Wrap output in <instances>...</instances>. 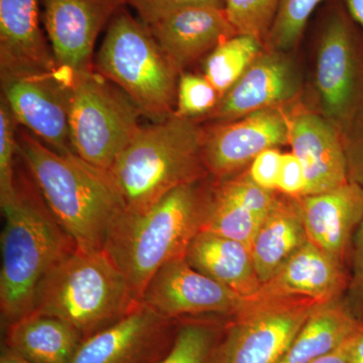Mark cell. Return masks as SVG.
Segmentation results:
<instances>
[{"label": "cell", "instance_id": "cell-1", "mask_svg": "<svg viewBox=\"0 0 363 363\" xmlns=\"http://www.w3.org/2000/svg\"><path fill=\"white\" fill-rule=\"evenodd\" d=\"M206 179L176 188L142 213L121 210L109 225L104 250L123 274L136 302L162 266L185 259L191 241L201 230L214 185Z\"/></svg>", "mask_w": 363, "mask_h": 363}, {"label": "cell", "instance_id": "cell-2", "mask_svg": "<svg viewBox=\"0 0 363 363\" xmlns=\"http://www.w3.org/2000/svg\"><path fill=\"white\" fill-rule=\"evenodd\" d=\"M18 145L35 188L77 250H104L108 227L123 210L107 173L76 154L55 152L28 130L18 133Z\"/></svg>", "mask_w": 363, "mask_h": 363}, {"label": "cell", "instance_id": "cell-3", "mask_svg": "<svg viewBox=\"0 0 363 363\" xmlns=\"http://www.w3.org/2000/svg\"><path fill=\"white\" fill-rule=\"evenodd\" d=\"M204 128L173 116L140 126L107 172L123 209L142 213L185 184L208 178L203 162Z\"/></svg>", "mask_w": 363, "mask_h": 363}, {"label": "cell", "instance_id": "cell-4", "mask_svg": "<svg viewBox=\"0 0 363 363\" xmlns=\"http://www.w3.org/2000/svg\"><path fill=\"white\" fill-rule=\"evenodd\" d=\"M18 197L2 207L0 314L2 329L30 314L38 286L64 257L77 250L39 191L18 178Z\"/></svg>", "mask_w": 363, "mask_h": 363}, {"label": "cell", "instance_id": "cell-5", "mask_svg": "<svg viewBox=\"0 0 363 363\" xmlns=\"http://www.w3.org/2000/svg\"><path fill=\"white\" fill-rule=\"evenodd\" d=\"M138 303L104 250H76L40 281L33 312L64 320L85 340L123 319Z\"/></svg>", "mask_w": 363, "mask_h": 363}, {"label": "cell", "instance_id": "cell-6", "mask_svg": "<svg viewBox=\"0 0 363 363\" xmlns=\"http://www.w3.org/2000/svg\"><path fill=\"white\" fill-rule=\"evenodd\" d=\"M94 70L123 90L143 116L161 121L175 112L180 73L124 6L108 23Z\"/></svg>", "mask_w": 363, "mask_h": 363}, {"label": "cell", "instance_id": "cell-7", "mask_svg": "<svg viewBox=\"0 0 363 363\" xmlns=\"http://www.w3.org/2000/svg\"><path fill=\"white\" fill-rule=\"evenodd\" d=\"M316 87L342 138L363 123V33L340 0H328L318 21Z\"/></svg>", "mask_w": 363, "mask_h": 363}, {"label": "cell", "instance_id": "cell-8", "mask_svg": "<svg viewBox=\"0 0 363 363\" xmlns=\"http://www.w3.org/2000/svg\"><path fill=\"white\" fill-rule=\"evenodd\" d=\"M142 111L123 90L93 70L70 90L69 128L74 152L105 173L140 130Z\"/></svg>", "mask_w": 363, "mask_h": 363}, {"label": "cell", "instance_id": "cell-9", "mask_svg": "<svg viewBox=\"0 0 363 363\" xmlns=\"http://www.w3.org/2000/svg\"><path fill=\"white\" fill-rule=\"evenodd\" d=\"M321 303L310 298H250L224 326L214 363H279Z\"/></svg>", "mask_w": 363, "mask_h": 363}, {"label": "cell", "instance_id": "cell-10", "mask_svg": "<svg viewBox=\"0 0 363 363\" xmlns=\"http://www.w3.org/2000/svg\"><path fill=\"white\" fill-rule=\"evenodd\" d=\"M42 6L60 81L71 88L78 76L94 70L98 35L125 0H42Z\"/></svg>", "mask_w": 363, "mask_h": 363}, {"label": "cell", "instance_id": "cell-11", "mask_svg": "<svg viewBox=\"0 0 363 363\" xmlns=\"http://www.w3.org/2000/svg\"><path fill=\"white\" fill-rule=\"evenodd\" d=\"M290 128L291 118L281 107L204 128L202 157L208 174L216 182L233 178L264 150L289 143Z\"/></svg>", "mask_w": 363, "mask_h": 363}, {"label": "cell", "instance_id": "cell-12", "mask_svg": "<svg viewBox=\"0 0 363 363\" xmlns=\"http://www.w3.org/2000/svg\"><path fill=\"white\" fill-rule=\"evenodd\" d=\"M140 302L169 318L202 314L233 317L250 302L230 289L198 272L185 259L162 266L147 284Z\"/></svg>", "mask_w": 363, "mask_h": 363}, {"label": "cell", "instance_id": "cell-13", "mask_svg": "<svg viewBox=\"0 0 363 363\" xmlns=\"http://www.w3.org/2000/svg\"><path fill=\"white\" fill-rule=\"evenodd\" d=\"M177 320L138 302L116 324L85 339L70 363H157L171 348Z\"/></svg>", "mask_w": 363, "mask_h": 363}, {"label": "cell", "instance_id": "cell-14", "mask_svg": "<svg viewBox=\"0 0 363 363\" xmlns=\"http://www.w3.org/2000/svg\"><path fill=\"white\" fill-rule=\"evenodd\" d=\"M2 97L18 123L62 155L75 154L69 128L70 88L45 73L1 75Z\"/></svg>", "mask_w": 363, "mask_h": 363}, {"label": "cell", "instance_id": "cell-15", "mask_svg": "<svg viewBox=\"0 0 363 363\" xmlns=\"http://www.w3.org/2000/svg\"><path fill=\"white\" fill-rule=\"evenodd\" d=\"M288 52L264 49L209 114L216 123H230L252 112L295 99L300 73Z\"/></svg>", "mask_w": 363, "mask_h": 363}, {"label": "cell", "instance_id": "cell-16", "mask_svg": "<svg viewBox=\"0 0 363 363\" xmlns=\"http://www.w3.org/2000/svg\"><path fill=\"white\" fill-rule=\"evenodd\" d=\"M145 26L180 75L221 43L238 35L223 6L214 4L183 7Z\"/></svg>", "mask_w": 363, "mask_h": 363}, {"label": "cell", "instance_id": "cell-17", "mask_svg": "<svg viewBox=\"0 0 363 363\" xmlns=\"http://www.w3.org/2000/svg\"><path fill=\"white\" fill-rule=\"evenodd\" d=\"M297 199L309 240L346 269L363 220L362 189L350 181L329 192Z\"/></svg>", "mask_w": 363, "mask_h": 363}, {"label": "cell", "instance_id": "cell-18", "mask_svg": "<svg viewBox=\"0 0 363 363\" xmlns=\"http://www.w3.org/2000/svg\"><path fill=\"white\" fill-rule=\"evenodd\" d=\"M289 143L304 169L303 197L329 192L350 182L342 136L325 117L303 112L291 118Z\"/></svg>", "mask_w": 363, "mask_h": 363}, {"label": "cell", "instance_id": "cell-19", "mask_svg": "<svg viewBox=\"0 0 363 363\" xmlns=\"http://www.w3.org/2000/svg\"><path fill=\"white\" fill-rule=\"evenodd\" d=\"M277 200L274 191L260 187L250 173L216 182L201 230L240 241L252 248L259 227Z\"/></svg>", "mask_w": 363, "mask_h": 363}, {"label": "cell", "instance_id": "cell-20", "mask_svg": "<svg viewBox=\"0 0 363 363\" xmlns=\"http://www.w3.org/2000/svg\"><path fill=\"white\" fill-rule=\"evenodd\" d=\"M40 1L0 0L1 75L45 73L59 77L58 64L40 28Z\"/></svg>", "mask_w": 363, "mask_h": 363}, {"label": "cell", "instance_id": "cell-21", "mask_svg": "<svg viewBox=\"0 0 363 363\" xmlns=\"http://www.w3.org/2000/svg\"><path fill=\"white\" fill-rule=\"evenodd\" d=\"M350 284L345 267L309 240L252 298L298 297L327 304L337 301Z\"/></svg>", "mask_w": 363, "mask_h": 363}, {"label": "cell", "instance_id": "cell-22", "mask_svg": "<svg viewBox=\"0 0 363 363\" xmlns=\"http://www.w3.org/2000/svg\"><path fill=\"white\" fill-rule=\"evenodd\" d=\"M185 259L198 272L242 297L255 298L262 289L252 248L240 241L200 230L191 241Z\"/></svg>", "mask_w": 363, "mask_h": 363}, {"label": "cell", "instance_id": "cell-23", "mask_svg": "<svg viewBox=\"0 0 363 363\" xmlns=\"http://www.w3.org/2000/svg\"><path fill=\"white\" fill-rule=\"evenodd\" d=\"M309 241L297 198H279L252 241L255 271L262 285L271 281Z\"/></svg>", "mask_w": 363, "mask_h": 363}, {"label": "cell", "instance_id": "cell-24", "mask_svg": "<svg viewBox=\"0 0 363 363\" xmlns=\"http://www.w3.org/2000/svg\"><path fill=\"white\" fill-rule=\"evenodd\" d=\"M84 339L59 318L32 312L4 328V345L33 363H70Z\"/></svg>", "mask_w": 363, "mask_h": 363}, {"label": "cell", "instance_id": "cell-25", "mask_svg": "<svg viewBox=\"0 0 363 363\" xmlns=\"http://www.w3.org/2000/svg\"><path fill=\"white\" fill-rule=\"evenodd\" d=\"M363 322L337 301L319 306L279 363H310L342 346Z\"/></svg>", "mask_w": 363, "mask_h": 363}, {"label": "cell", "instance_id": "cell-26", "mask_svg": "<svg viewBox=\"0 0 363 363\" xmlns=\"http://www.w3.org/2000/svg\"><path fill=\"white\" fill-rule=\"evenodd\" d=\"M264 48V44L252 35H234L208 55L204 76L222 98L240 80Z\"/></svg>", "mask_w": 363, "mask_h": 363}, {"label": "cell", "instance_id": "cell-27", "mask_svg": "<svg viewBox=\"0 0 363 363\" xmlns=\"http://www.w3.org/2000/svg\"><path fill=\"white\" fill-rule=\"evenodd\" d=\"M224 326L201 320L177 319L171 348L157 363H214Z\"/></svg>", "mask_w": 363, "mask_h": 363}, {"label": "cell", "instance_id": "cell-28", "mask_svg": "<svg viewBox=\"0 0 363 363\" xmlns=\"http://www.w3.org/2000/svg\"><path fill=\"white\" fill-rule=\"evenodd\" d=\"M323 0H281L264 49L288 52L300 43L310 18Z\"/></svg>", "mask_w": 363, "mask_h": 363}, {"label": "cell", "instance_id": "cell-29", "mask_svg": "<svg viewBox=\"0 0 363 363\" xmlns=\"http://www.w3.org/2000/svg\"><path fill=\"white\" fill-rule=\"evenodd\" d=\"M281 0H222L238 35L257 38L262 44L271 30Z\"/></svg>", "mask_w": 363, "mask_h": 363}, {"label": "cell", "instance_id": "cell-30", "mask_svg": "<svg viewBox=\"0 0 363 363\" xmlns=\"http://www.w3.org/2000/svg\"><path fill=\"white\" fill-rule=\"evenodd\" d=\"M18 121L4 97L0 104V205L11 204L18 197L16 156L18 155Z\"/></svg>", "mask_w": 363, "mask_h": 363}, {"label": "cell", "instance_id": "cell-31", "mask_svg": "<svg viewBox=\"0 0 363 363\" xmlns=\"http://www.w3.org/2000/svg\"><path fill=\"white\" fill-rule=\"evenodd\" d=\"M221 97L218 91L204 75L181 74L177 89L176 108L174 114L184 118L210 114L218 105Z\"/></svg>", "mask_w": 363, "mask_h": 363}, {"label": "cell", "instance_id": "cell-32", "mask_svg": "<svg viewBox=\"0 0 363 363\" xmlns=\"http://www.w3.org/2000/svg\"><path fill=\"white\" fill-rule=\"evenodd\" d=\"M125 2L135 9L145 26L183 7L200 4L223 6L222 0H125Z\"/></svg>", "mask_w": 363, "mask_h": 363}, {"label": "cell", "instance_id": "cell-33", "mask_svg": "<svg viewBox=\"0 0 363 363\" xmlns=\"http://www.w3.org/2000/svg\"><path fill=\"white\" fill-rule=\"evenodd\" d=\"M350 264L352 274L348 288L351 301L350 310L358 320L363 322V220L353 240Z\"/></svg>", "mask_w": 363, "mask_h": 363}, {"label": "cell", "instance_id": "cell-34", "mask_svg": "<svg viewBox=\"0 0 363 363\" xmlns=\"http://www.w3.org/2000/svg\"><path fill=\"white\" fill-rule=\"evenodd\" d=\"M283 155L277 149H269L255 157L248 172L255 183L267 190H278Z\"/></svg>", "mask_w": 363, "mask_h": 363}, {"label": "cell", "instance_id": "cell-35", "mask_svg": "<svg viewBox=\"0 0 363 363\" xmlns=\"http://www.w3.org/2000/svg\"><path fill=\"white\" fill-rule=\"evenodd\" d=\"M305 189L306 176L302 164L293 152L284 154L278 190L290 197L300 198L304 196Z\"/></svg>", "mask_w": 363, "mask_h": 363}, {"label": "cell", "instance_id": "cell-36", "mask_svg": "<svg viewBox=\"0 0 363 363\" xmlns=\"http://www.w3.org/2000/svg\"><path fill=\"white\" fill-rule=\"evenodd\" d=\"M350 181L363 190V123L343 138Z\"/></svg>", "mask_w": 363, "mask_h": 363}, {"label": "cell", "instance_id": "cell-37", "mask_svg": "<svg viewBox=\"0 0 363 363\" xmlns=\"http://www.w3.org/2000/svg\"><path fill=\"white\" fill-rule=\"evenodd\" d=\"M346 350L348 363H363V324L347 341Z\"/></svg>", "mask_w": 363, "mask_h": 363}, {"label": "cell", "instance_id": "cell-38", "mask_svg": "<svg viewBox=\"0 0 363 363\" xmlns=\"http://www.w3.org/2000/svg\"><path fill=\"white\" fill-rule=\"evenodd\" d=\"M340 2L363 33V0H340Z\"/></svg>", "mask_w": 363, "mask_h": 363}, {"label": "cell", "instance_id": "cell-39", "mask_svg": "<svg viewBox=\"0 0 363 363\" xmlns=\"http://www.w3.org/2000/svg\"><path fill=\"white\" fill-rule=\"evenodd\" d=\"M347 341L337 350L332 351L324 357L317 358V359L313 360L310 363H348L347 350H346Z\"/></svg>", "mask_w": 363, "mask_h": 363}, {"label": "cell", "instance_id": "cell-40", "mask_svg": "<svg viewBox=\"0 0 363 363\" xmlns=\"http://www.w3.org/2000/svg\"><path fill=\"white\" fill-rule=\"evenodd\" d=\"M0 363H33L26 358L21 357L16 351L11 350L4 343L1 344V353H0Z\"/></svg>", "mask_w": 363, "mask_h": 363}]
</instances>
